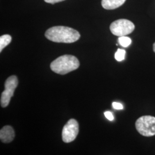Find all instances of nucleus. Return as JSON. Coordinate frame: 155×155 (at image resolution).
Returning <instances> with one entry per match:
<instances>
[{"instance_id": "obj_1", "label": "nucleus", "mask_w": 155, "mask_h": 155, "mask_svg": "<svg viewBox=\"0 0 155 155\" xmlns=\"http://www.w3.org/2000/svg\"><path fill=\"white\" fill-rule=\"evenodd\" d=\"M45 36L53 42L72 43L79 39L81 35L74 29L64 26H56L47 29Z\"/></svg>"}, {"instance_id": "obj_2", "label": "nucleus", "mask_w": 155, "mask_h": 155, "mask_svg": "<svg viewBox=\"0 0 155 155\" xmlns=\"http://www.w3.org/2000/svg\"><path fill=\"white\" fill-rule=\"evenodd\" d=\"M80 63L74 56L64 55L61 56L51 63L50 67L52 71L56 74L64 75L77 70Z\"/></svg>"}, {"instance_id": "obj_3", "label": "nucleus", "mask_w": 155, "mask_h": 155, "mask_svg": "<svg viewBox=\"0 0 155 155\" xmlns=\"http://www.w3.org/2000/svg\"><path fill=\"white\" fill-rule=\"evenodd\" d=\"M136 130L140 134L145 137L155 135V117L144 116L137 120L135 124Z\"/></svg>"}, {"instance_id": "obj_4", "label": "nucleus", "mask_w": 155, "mask_h": 155, "mask_svg": "<svg viewBox=\"0 0 155 155\" xmlns=\"http://www.w3.org/2000/svg\"><path fill=\"white\" fill-rule=\"evenodd\" d=\"M135 28L133 22L127 19H119L112 22L110 26L111 32L121 37L132 33Z\"/></svg>"}, {"instance_id": "obj_5", "label": "nucleus", "mask_w": 155, "mask_h": 155, "mask_svg": "<svg viewBox=\"0 0 155 155\" xmlns=\"http://www.w3.org/2000/svg\"><path fill=\"white\" fill-rule=\"evenodd\" d=\"M17 85L18 79L15 75L11 76L6 80L5 90L1 97V106L2 107H6L9 105Z\"/></svg>"}, {"instance_id": "obj_6", "label": "nucleus", "mask_w": 155, "mask_h": 155, "mask_svg": "<svg viewBox=\"0 0 155 155\" xmlns=\"http://www.w3.org/2000/svg\"><path fill=\"white\" fill-rule=\"evenodd\" d=\"M79 133V124L77 120L70 119L62 130V140L66 143L73 141Z\"/></svg>"}, {"instance_id": "obj_7", "label": "nucleus", "mask_w": 155, "mask_h": 155, "mask_svg": "<svg viewBox=\"0 0 155 155\" xmlns=\"http://www.w3.org/2000/svg\"><path fill=\"white\" fill-rule=\"evenodd\" d=\"M15 137V133L11 126L6 125L2 127L0 130V139L4 143H9Z\"/></svg>"}, {"instance_id": "obj_8", "label": "nucleus", "mask_w": 155, "mask_h": 155, "mask_svg": "<svg viewBox=\"0 0 155 155\" xmlns=\"http://www.w3.org/2000/svg\"><path fill=\"white\" fill-rule=\"evenodd\" d=\"M126 0H102V7L107 10L115 9L122 5Z\"/></svg>"}, {"instance_id": "obj_9", "label": "nucleus", "mask_w": 155, "mask_h": 155, "mask_svg": "<svg viewBox=\"0 0 155 155\" xmlns=\"http://www.w3.org/2000/svg\"><path fill=\"white\" fill-rule=\"evenodd\" d=\"M12 41V37L9 35H4L0 37V52L9 45Z\"/></svg>"}, {"instance_id": "obj_10", "label": "nucleus", "mask_w": 155, "mask_h": 155, "mask_svg": "<svg viewBox=\"0 0 155 155\" xmlns=\"http://www.w3.org/2000/svg\"><path fill=\"white\" fill-rule=\"evenodd\" d=\"M118 43L123 47H127L131 45L132 40L130 38L126 36H121L118 38Z\"/></svg>"}, {"instance_id": "obj_11", "label": "nucleus", "mask_w": 155, "mask_h": 155, "mask_svg": "<svg viewBox=\"0 0 155 155\" xmlns=\"http://www.w3.org/2000/svg\"><path fill=\"white\" fill-rule=\"evenodd\" d=\"M125 54H126V52L125 50L119 48L117 50L116 54H115V55H114L115 59L117 61H122L125 59Z\"/></svg>"}, {"instance_id": "obj_12", "label": "nucleus", "mask_w": 155, "mask_h": 155, "mask_svg": "<svg viewBox=\"0 0 155 155\" xmlns=\"http://www.w3.org/2000/svg\"><path fill=\"white\" fill-rule=\"evenodd\" d=\"M112 106H113V108L114 109H116V110H121V109H123V108H124L123 105L121 104H120L119 102H113Z\"/></svg>"}, {"instance_id": "obj_13", "label": "nucleus", "mask_w": 155, "mask_h": 155, "mask_svg": "<svg viewBox=\"0 0 155 155\" xmlns=\"http://www.w3.org/2000/svg\"><path fill=\"white\" fill-rule=\"evenodd\" d=\"M105 116L107 119H108L109 121H113L114 120V116L112 113L109 111H106L104 113Z\"/></svg>"}, {"instance_id": "obj_14", "label": "nucleus", "mask_w": 155, "mask_h": 155, "mask_svg": "<svg viewBox=\"0 0 155 155\" xmlns=\"http://www.w3.org/2000/svg\"><path fill=\"white\" fill-rule=\"evenodd\" d=\"M63 1H64V0H45V2H47V3H49V4H52L58 3V2H60Z\"/></svg>"}, {"instance_id": "obj_15", "label": "nucleus", "mask_w": 155, "mask_h": 155, "mask_svg": "<svg viewBox=\"0 0 155 155\" xmlns=\"http://www.w3.org/2000/svg\"><path fill=\"white\" fill-rule=\"evenodd\" d=\"M153 51L155 52V43L153 45Z\"/></svg>"}]
</instances>
